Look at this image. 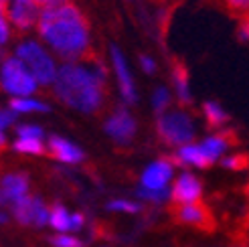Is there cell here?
I'll use <instances>...</instances> for the list:
<instances>
[{"label": "cell", "instance_id": "2e32d148", "mask_svg": "<svg viewBox=\"0 0 249 247\" xmlns=\"http://www.w3.org/2000/svg\"><path fill=\"white\" fill-rule=\"evenodd\" d=\"M233 142H235V140L231 138V132L219 130V132H215V134L207 136V138L201 142V146H203V150L215 160V162H219V160L231 150Z\"/></svg>", "mask_w": 249, "mask_h": 247}, {"label": "cell", "instance_id": "d6a6232c", "mask_svg": "<svg viewBox=\"0 0 249 247\" xmlns=\"http://www.w3.org/2000/svg\"><path fill=\"white\" fill-rule=\"evenodd\" d=\"M227 2L235 10H247L249 8V0H227Z\"/></svg>", "mask_w": 249, "mask_h": 247}, {"label": "cell", "instance_id": "4dcf8cb0", "mask_svg": "<svg viewBox=\"0 0 249 247\" xmlns=\"http://www.w3.org/2000/svg\"><path fill=\"white\" fill-rule=\"evenodd\" d=\"M85 227V215L83 213H73L71 217V233H79Z\"/></svg>", "mask_w": 249, "mask_h": 247}, {"label": "cell", "instance_id": "e0dca14e", "mask_svg": "<svg viewBox=\"0 0 249 247\" xmlns=\"http://www.w3.org/2000/svg\"><path fill=\"white\" fill-rule=\"evenodd\" d=\"M172 85L174 91H177V97L182 106H191L193 95H191V85H189V73H186V67L177 63L172 67Z\"/></svg>", "mask_w": 249, "mask_h": 247}, {"label": "cell", "instance_id": "4fadbf2b", "mask_svg": "<svg viewBox=\"0 0 249 247\" xmlns=\"http://www.w3.org/2000/svg\"><path fill=\"white\" fill-rule=\"evenodd\" d=\"M29 194V176L24 172H6L0 180V201L4 207L15 205Z\"/></svg>", "mask_w": 249, "mask_h": 247}, {"label": "cell", "instance_id": "83f0119b", "mask_svg": "<svg viewBox=\"0 0 249 247\" xmlns=\"http://www.w3.org/2000/svg\"><path fill=\"white\" fill-rule=\"evenodd\" d=\"M17 118H18V114L12 112L10 107H6V109H2V112H0V130H2V134L12 126V124H15Z\"/></svg>", "mask_w": 249, "mask_h": 247}, {"label": "cell", "instance_id": "8992f818", "mask_svg": "<svg viewBox=\"0 0 249 247\" xmlns=\"http://www.w3.org/2000/svg\"><path fill=\"white\" fill-rule=\"evenodd\" d=\"M10 215L24 227H47L51 221V207H47L39 196L27 194L15 205H10Z\"/></svg>", "mask_w": 249, "mask_h": 247}, {"label": "cell", "instance_id": "ac0fdd59", "mask_svg": "<svg viewBox=\"0 0 249 247\" xmlns=\"http://www.w3.org/2000/svg\"><path fill=\"white\" fill-rule=\"evenodd\" d=\"M8 107L12 112H17L18 116L20 114H49L51 107L49 104L41 102V100H35V97H10L8 102Z\"/></svg>", "mask_w": 249, "mask_h": 247}, {"label": "cell", "instance_id": "d6986e66", "mask_svg": "<svg viewBox=\"0 0 249 247\" xmlns=\"http://www.w3.org/2000/svg\"><path fill=\"white\" fill-rule=\"evenodd\" d=\"M203 116L207 120V126L217 130V132L223 130L229 124V114L217 102H205L203 104Z\"/></svg>", "mask_w": 249, "mask_h": 247}, {"label": "cell", "instance_id": "f1b7e54d", "mask_svg": "<svg viewBox=\"0 0 249 247\" xmlns=\"http://www.w3.org/2000/svg\"><path fill=\"white\" fill-rule=\"evenodd\" d=\"M140 67L146 75H152V73H156V61L148 55H140Z\"/></svg>", "mask_w": 249, "mask_h": 247}, {"label": "cell", "instance_id": "ba28073f", "mask_svg": "<svg viewBox=\"0 0 249 247\" xmlns=\"http://www.w3.org/2000/svg\"><path fill=\"white\" fill-rule=\"evenodd\" d=\"M0 4H2V17H6L18 31H31L39 24L43 15L41 6L35 0H4Z\"/></svg>", "mask_w": 249, "mask_h": 247}, {"label": "cell", "instance_id": "9a60e30c", "mask_svg": "<svg viewBox=\"0 0 249 247\" xmlns=\"http://www.w3.org/2000/svg\"><path fill=\"white\" fill-rule=\"evenodd\" d=\"M174 217H177L178 223H184V225H191V227H207L209 225V211L198 205V203H193V205H177V211H174Z\"/></svg>", "mask_w": 249, "mask_h": 247}, {"label": "cell", "instance_id": "836d02e7", "mask_svg": "<svg viewBox=\"0 0 249 247\" xmlns=\"http://www.w3.org/2000/svg\"><path fill=\"white\" fill-rule=\"evenodd\" d=\"M239 39L241 41H249V20H243L239 27Z\"/></svg>", "mask_w": 249, "mask_h": 247}, {"label": "cell", "instance_id": "52a82bcc", "mask_svg": "<svg viewBox=\"0 0 249 247\" xmlns=\"http://www.w3.org/2000/svg\"><path fill=\"white\" fill-rule=\"evenodd\" d=\"M136 130H138V124L126 106H118L104 122V132L118 146H128L134 140Z\"/></svg>", "mask_w": 249, "mask_h": 247}, {"label": "cell", "instance_id": "d4e9b609", "mask_svg": "<svg viewBox=\"0 0 249 247\" xmlns=\"http://www.w3.org/2000/svg\"><path fill=\"white\" fill-rule=\"evenodd\" d=\"M219 164L223 168H227V170H243L247 168L249 164V158L241 152H231V154H225L221 160H219Z\"/></svg>", "mask_w": 249, "mask_h": 247}, {"label": "cell", "instance_id": "1f68e13d", "mask_svg": "<svg viewBox=\"0 0 249 247\" xmlns=\"http://www.w3.org/2000/svg\"><path fill=\"white\" fill-rule=\"evenodd\" d=\"M35 2L39 4L41 8H55V6H61V4L69 2V0H35Z\"/></svg>", "mask_w": 249, "mask_h": 247}, {"label": "cell", "instance_id": "5bb4252c", "mask_svg": "<svg viewBox=\"0 0 249 247\" xmlns=\"http://www.w3.org/2000/svg\"><path fill=\"white\" fill-rule=\"evenodd\" d=\"M47 150L55 160H59V162H63V164H81L85 158L83 150L75 142L63 138V136H55V134L49 136Z\"/></svg>", "mask_w": 249, "mask_h": 247}, {"label": "cell", "instance_id": "4316f807", "mask_svg": "<svg viewBox=\"0 0 249 247\" xmlns=\"http://www.w3.org/2000/svg\"><path fill=\"white\" fill-rule=\"evenodd\" d=\"M15 134L17 138H43L45 130L41 126H35V124H17Z\"/></svg>", "mask_w": 249, "mask_h": 247}, {"label": "cell", "instance_id": "8fae6325", "mask_svg": "<svg viewBox=\"0 0 249 247\" xmlns=\"http://www.w3.org/2000/svg\"><path fill=\"white\" fill-rule=\"evenodd\" d=\"M174 166H177V164L172 162V158H156V160H152V162L142 170L140 187L154 189V191L166 189V184L174 176Z\"/></svg>", "mask_w": 249, "mask_h": 247}, {"label": "cell", "instance_id": "484cf974", "mask_svg": "<svg viewBox=\"0 0 249 247\" xmlns=\"http://www.w3.org/2000/svg\"><path fill=\"white\" fill-rule=\"evenodd\" d=\"M49 243L53 247H83L85 245L79 237L73 235V233H57V235L49 239Z\"/></svg>", "mask_w": 249, "mask_h": 247}, {"label": "cell", "instance_id": "5b68a950", "mask_svg": "<svg viewBox=\"0 0 249 247\" xmlns=\"http://www.w3.org/2000/svg\"><path fill=\"white\" fill-rule=\"evenodd\" d=\"M0 85H2V91L10 97H31L39 88L35 75L17 55H10L2 61Z\"/></svg>", "mask_w": 249, "mask_h": 247}, {"label": "cell", "instance_id": "ffe728a7", "mask_svg": "<svg viewBox=\"0 0 249 247\" xmlns=\"http://www.w3.org/2000/svg\"><path fill=\"white\" fill-rule=\"evenodd\" d=\"M71 217H73V213L67 211V207L57 203L51 207V221H49V227L57 233H71Z\"/></svg>", "mask_w": 249, "mask_h": 247}, {"label": "cell", "instance_id": "3957f363", "mask_svg": "<svg viewBox=\"0 0 249 247\" xmlns=\"http://www.w3.org/2000/svg\"><path fill=\"white\" fill-rule=\"evenodd\" d=\"M15 55L22 61L24 65L29 67V71L35 75L36 83L41 88H47V85H53L59 73V65L55 63L53 55L47 51V49L36 43V41H20L15 49Z\"/></svg>", "mask_w": 249, "mask_h": 247}, {"label": "cell", "instance_id": "44dd1931", "mask_svg": "<svg viewBox=\"0 0 249 247\" xmlns=\"http://www.w3.org/2000/svg\"><path fill=\"white\" fill-rule=\"evenodd\" d=\"M12 150L17 154H27V156H41L47 152V146L43 138H15L12 142Z\"/></svg>", "mask_w": 249, "mask_h": 247}, {"label": "cell", "instance_id": "7402d4cb", "mask_svg": "<svg viewBox=\"0 0 249 247\" xmlns=\"http://www.w3.org/2000/svg\"><path fill=\"white\" fill-rule=\"evenodd\" d=\"M170 102H172V93L168 88H164V85H158V88L154 89L152 93V109L156 116H162L164 112H168L170 109Z\"/></svg>", "mask_w": 249, "mask_h": 247}, {"label": "cell", "instance_id": "6da1fadb", "mask_svg": "<svg viewBox=\"0 0 249 247\" xmlns=\"http://www.w3.org/2000/svg\"><path fill=\"white\" fill-rule=\"evenodd\" d=\"M36 31L43 43L63 63H77L89 51V24L73 2L43 8Z\"/></svg>", "mask_w": 249, "mask_h": 247}, {"label": "cell", "instance_id": "9c48e42d", "mask_svg": "<svg viewBox=\"0 0 249 247\" xmlns=\"http://www.w3.org/2000/svg\"><path fill=\"white\" fill-rule=\"evenodd\" d=\"M109 59H111V67H114L116 79H118V88H120V97L126 106H136L138 104V91H136V83L132 77V71L128 67V61L120 51V47L111 45L109 47Z\"/></svg>", "mask_w": 249, "mask_h": 247}, {"label": "cell", "instance_id": "cb8c5ba5", "mask_svg": "<svg viewBox=\"0 0 249 247\" xmlns=\"http://www.w3.org/2000/svg\"><path fill=\"white\" fill-rule=\"evenodd\" d=\"M106 209L109 213H126V215H138L142 211V205L138 201H130V199H111L107 201Z\"/></svg>", "mask_w": 249, "mask_h": 247}, {"label": "cell", "instance_id": "603a6c76", "mask_svg": "<svg viewBox=\"0 0 249 247\" xmlns=\"http://www.w3.org/2000/svg\"><path fill=\"white\" fill-rule=\"evenodd\" d=\"M136 196L144 203H150V205H164L170 201V191L168 189H160V191H154V189H144V187H138L136 191Z\"/></svg>", "mask_w": 249, "mask_h": 247}, {"label": "cell", "instance_id": "f546056e", "mask_svg": "<svg viewBox=\"0 0 249 247\" xmlns=\"http://www.w3.org/2000/svg\"><path fill=\"white\" fill-rule=\"evenodd\" d=\"M10 41V22L6 17L0 18V43L6 45Z\"/></svg>", "mask_w": 249, "mask_h": 247}, {"label": "cell", "instance_id": "277c9868", "mask_svg": "<svg viewBox=\"0 0 249 247\" xmlns=\"http://www.w3.org/2000/svg\"><path fill=\"white\" fill-rule=\"evenodd\" d=\"M156 134L168 148H180L191 144L196 136L193 118L184 109H168L162 116H156Z\"/></svg>", "mask_w": 249, "mask_h": 247}, {"label": "cell", "instance_id": "30bf717a", "mask_svg": "<svg viewBox=\"0 0 249 247\" xmlns=\"http://www.w3.org/2000/svg\"><path fill=\"white\" fill-rule=\"evenodd\" d=\"M201 196H203V182L193 172L184 170L174 178L170 189V201L174 205H193L201 201Z\"/></svg>", "mask_w": 249, "mask_h": 247}, {"label": "cell", "instance_id": "7a4b0ae2", "mask_svg": "<svg viewBox=\"0 0 249 247\" xmlns=\"http://www.w3.org/2000/svg\"><path fill=\"white\" fill-rule=\"evenodd\" d=\"M107 71L99 59L59 65L53 93L57 100L79 114H97L104 107V85Z\"/></svg>", "mask_w": 249, "mask_h": 247}, {"label": "cell", "instance_id": "7c38bea8", "mask_svg": "<svg viewBox=\"0 0 249 247\" xmlns=\"http://www.w3.org/2000/svg\"><path fill=\"white\" fill-rule=\"evenodd\" d=\"M172 162L177 166H182V168H201V170H207L215 164V160L211 158L201 144H184L180 148H177V152L172 154Z\"/></svg>", "mask_w": 249, "mask_h": 247}]
</instances>
